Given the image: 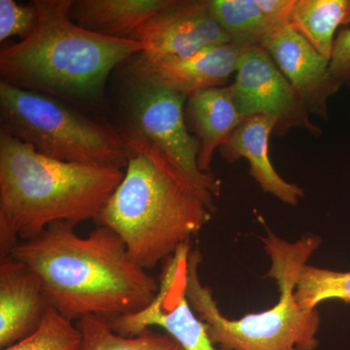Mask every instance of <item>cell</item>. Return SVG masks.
<instances>
[{
    "mask_svg": "<svg viewBox=\"0 0 350 350\" xmlns=\"http://www.w3.org/2000/svg\"><path fill=\"white\" fill-rule=\"evenodd\" d=\"M10 255L38 273L48 305L71 321L137 313L160 289V282L131 259L122 239L105 226L80 237L75 225L56 223L38 238L21 241Z\"/></svg>",
    "mask_w": 350,
    "mask_h": 350,
    "instance_id": "cell-1",
    "label": "cell"
},
{
    "mask_svg": "<svg viewBox=\"0 0 350 350\" xmlns=\"http://www.w3.org/2000/svg\"><path fill=\"white\" fill-rule=\"evenodd\" d=\"M122 135L125 174L94 221L116 232L131 259L148 271L191 243L213 217L215 197L144 138Z\"/></svg>",
    "mask_w": 350,
    "mask_h": 350,
    "instance_id": "cell-2",
    "label": "cell"
},
{
    "mask_svg": "<svg viewBox=\"0 0 350 350\" xmlns=\"http://www.w3.org/2000/svg\"><path fill=\"white\" fill-rule=\"evenodd\" d=\"M124 174L55 160L0 130V256L51 225L96 220Z\"/></svg>",
    "mask_w": 350,
    "mask_h": 350,
    "instance_id": "cell-3",
    "label": "cell"
},
{
    "mask_svg": "<svg viewBox=\"0 0 350 350\" xmlns=\"http://www.w3.org/2000/svg\"><path fill=\"white\" fill-rule=\"evenodd\" d=\"M38 22L0 53L1 81L72 103H96L115 66L144 45L87 31L70 17L73 0H34Z\"/></svg>",
    "mask_w": 350,
    "mask_h": 350,
    "instance_id": "cell-4",
    "label": "cell"
},
{
    "mask_svg": "<svg viewBox=\"0 0 350 350\" xmlns=\"http://www.w3.org/2000/svg\"><path fill=\"white\" fill-rule=\"evenodd\" d=\"M259 220L265 225L262 216ZM265 227L267 236L261 239L271 262L266 278L275 280L280 292L278 303L261 312L228 319L219 310L211 288L200 282L199 250H191L183 273L189 304L221 350H317L321 321L319 310L299 306L295 291L301 269L319 250L321 239L306 236L289 243Z\"/></svg>",
    "mask_w": 350,
    "mask_h": 350,
    "instance_id": "cell-5",
    "label": "cell"
},
{
    "mask_svg": "<svg viewBox=\"0 0 350 350\" xmlns=\"http://www.w3.org/2000/svg\"><path fill=\"white\" fill-rule=\"evenodd\" d=\"M1 131L62 162L126 170L123 135L64 100L0 82Z\"/></svg>",
    "mask_w": 350,
    "mask_h": 350,
    "instance_id": "cell-6",
    "label": "cell"
},
{
    "mask_svg": "<svg viewBox=\"0 0 350 350\" xmlns=\"http://www.w3.org/2000/svg\"><path fill=\"white\" fill-rule=\"evenodd\" d=\"M133 75L129 109L133 129L130 131L162 151L191 180L219 197L220 179L200 172L198 165L200 142L189 133L184 116L187 96L135 66Z\"/></svg>",
    "mask_w": 350,
    "mask_h": 350,
    "instance_id": "cell-7",
    "label": "cell"
},
{
    "mask_svg": "<svg viewBox=\"0 0 350 350\" xmlns=\"http://www.w3.org/2000/svg\"><path fill=\"white\" fill-rule=\"evenodd\" d=\"M232 96L243 118L269 115L278 119L273 135L283 137L291 130H303L314 137L323 131L310 120L305 103L283 75L268 51L255 46L245 50L239 61Z\"/></svg>",
    "mask_w": 350,
    "mask_h": 350,
    "instance_id": "cell-8",
    "label": "cell"
},
{
    "mask_svg": "<svg viewBox=\"0 0 350 350\" xmlns=\"http://www.w3.org/2000/svg\"><path fill=\"white\" fill-rule=\"evenodd\" d=\"M190 250V244H186L167 260L158 294L146 308L107 320L113 330L120 335L135 336L158 327L183 350H221L213 344L206 324L191 308L184 291V262Z\"/></svg>",
    "mask_w": 350,
    "mask_h": 350,
    "instance_id": "cell-9",
    "label": "cell"
},
{
    "mask_svg": "<svg viewBox=\"0 0 350 350\" xmlns=\"http://www.w3.org/2000/svg\"><path fill=\"white\" fill-rule=\"evenodd\" d=\"M150 59L191 56L204 48L231 42L214 19L208 0H170L138 27L133 38Z\"/></svg>",
    "mask_w": 350,
    "mask_h": 350,
    "instance_id": "cell-10",
    "label": "cell"
},
{
    "mask_svg": "<svg viewBox=\"0 0 350 350\" xmlns=\"http://www.w3.org/2000/svg\"><path fill=\"white\" fill-rule=\"evenodd\" d=\"M264 48L301 96L308 112L329 121V100L342 87L332 75L330 61L291 25L278 31Z\"/></svg>",
    "mask_w": 350,
    "mask_h": 350,
    "instance_id": "cell-11",
    "label": "cell"
},
{
    "mask_svg": "<svg viewBox=\"0 0 350 350\" xmlns=\"http://www.w3.org/2000/svg\"><path fill=\"white\" fill-rule=\"evenodd\" d=\"M48 305L38 273L21 260L6 255L0 260V349L34 333Z\"/></svg>",
    "mask_w": 350,
    "mask_h": 350,
    "instance_id": "cell-12",
    "label": "cell"
},
{
    "mask_svg": "<svg viewBox=\"0 0 350 350\" xmlns=\"http://www.w3.org/2000/svg\"><path fill=\"white\" fill-rule=\"evenodd\" d=\"M247 49L229 42L211 46L184 57L150 59L140 55L135 64L170 89L184 96L211 88L225 87L238 70L241 57Z\"/></svg>",
    "mask_w": 350,
    "mask_h": 350,
    "instance_id": "cell-13",
    "label": "cell"
},
{
    "mask_svg": "<svg viewBox=\"0 0 350 350\" xmlns=\"http://www.w3.org/2000/svg\"><path fill=\"white\" fill-rule=\"evenodd\" d=\"M278 119L269 115H255L244 120L219 149L228 163L246 159L250 174L265 193L289 206H298L305 197L303 189L289 183L276 172L269 158V138L275 133Z\"/></svg>",
    "mask_w": 350,
    "mask_h": 350,
    "instance_id": "cell-14",
    "label": "cell"
},
{
    "mask_svg": "<svg viewBox=\"0 0 350 350\" xmlns=\"http://www.w3.org/2000/svg\"><path fill=\"white\" fill-rule=\"evenodd\" d=\"M187 113L200 142L198 165L200 172L211 174L214 153L245 118L237 107L230 85L193 94L188 98Z\"/></svg>",
    "mask_w": 350,
    "mask_h": 350,
    "instance_id": "cell-15",
    "label": "cell"
},
{
    "mask_svg": "<svg viewBox=\"0 0 350 350\" xmlns=\"http://www.w3.org/2000/svg\"><path fill=\"white\" fill-rule=\"evenodd\" d=\"M170 0H73L70 17L87 31L107 38L133 39L135 31Z\"/></svg>",
    "mask_w": 350,
    "mask_h": 350,
    "instance_id": "cell-16",
    "label": "cell"
},
{
    "mask_svg": "<svg viewBox=\"0 0 350 350\" xmlns=\"http://www.w3.org/2000/svg\"><path fill=\"white\" fill-rule=\"evenodd\" d=\"M208 5L231 42L243 47H264L283 29L271 19L259 0H208Z\"/></svg>",
    "mask_w": 350,
    "mask_h": 350,
    "instance_id": "cell-17",
    "label": "cell"
},
{
    "mask_svg": "<svg viewBox=\"0 0 350 350\" xmlns=\"http://www.w3.org/2000/svg\"><path fill=\"white\" fill-rule=\"evenodd\" d=\"M290 25L330 61L336 32L350 27V0H296Z\"/></svg>",
    "mask_w": 350,
    "mask_h": 350,
    "instance_id": "cell-18",
    "label": "cell"
},
{
    "mask_svg": "<svg viewBox=\"0 0 350 350\" xmlns=\"http://www.w3.org/2000/svg\"><path fill=\"white\" fill-rule=\"evenodd\" d=\"M82 334L80 350H183L165 332L145 329L135 336L116 333L107 319L88 317L78 320Z\"/></svg>",
    "mask_w": 350,
    "mask_h": 350,
    "instance_id": "cell-19",
    "label": "cell"
},
{
    "mask_svg": "<svg viewBox=\"0 0 350 350\" xmlns=\"http://www.w3.org/2000/svg\"><path fill=\"white\" fill-rule=\"evenodd\" d=\"M295 298L305 310H317L329 300L350 304V271H336L306 265L297 280Z\"/></svg>",
    "mask_w": 350,
    "mask_h": 350,
    "instance_id": "cell-20",
    "label": "cell"
},
{
    "mask_svg": "<svg viewBox=\"0 0 350 350\" xmlns=\"http://www.w3.org/2000/svg\"><path fill=\"white\" fill-rule=\"evenodd\" d=\"M81 345L82 334L77 324L48 306L38 330L1 350H80Z\"/></svg>",
    "mask_w": 350,
    "mask_h": 350,
    "instance_id": "cell-21",
    "label": "cell"
},
{
    "mask_svg": "<svg viewBox=\"0 0 350 350\" xmlns=\"http://www.w3.org/2000/svg\"><path fill=\"white\" fill-rule=\"evenodd\" d=\"M38 22L36 4H19L15 0H0V41L12 36L25 39L31 33Z\"/></svg>",
    "mask_w": 350,
    "mask_h": 350,
    "instance_id": "cell-22",
    "label": "cell"
},
{
    "mask_svg": "<svg viewBox=\"0 0 350 350\" xmlns=\"http://www.w3.org/2000/svg\"><path fill=\"white\" fill-rule=\"evenodd\" d=\"M330 68L340 86L350 85V27L340 29L336 36Z\"/></svg>",
    "mask_w": 350,
    "mask_h": 350,
    "instance_id": "cell-23",
    "label": "cell"
}]
</instances>
